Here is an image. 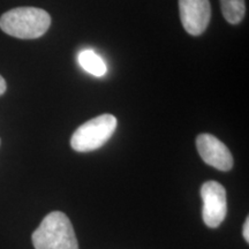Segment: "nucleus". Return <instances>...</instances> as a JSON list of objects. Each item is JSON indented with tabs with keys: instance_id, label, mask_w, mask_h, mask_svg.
Segmentation results:
<instances>
[{
	"instance_id": "obj_3",
	"label": "nucleus",
	"mask_w": 249,
	"mask_h": 249,
	"mask_svg": "<svg viewBox=\"0 0 249 249\" xmlns=\"http://www.w3.org/2000/svg\"><path fill=\"white\" fill-rule=\"evenodd\" d=\"M117 118L112 114H102L87 121L74 132L71 145L77 152L97 150L107 143L117 129Z\"/></svg>"
},
{
	"instance_id": "obj_9",
	"label": "nucleus",
	"mask_w": 249,
	"mask_h": 249,
	"mask_svg": "<svg viewBox=\"0 0 249 249\" xmlns=\"http://www.w3.org/2000/svg\"><path fill=\"white\" fill-rule=\"evenodd\" d=\"M242 234H244V238H245L246 242H249V218L248 217H247V219H246V222H245Z\"/></svg>"
},
{
	"instance_id": "obj_1",
	"label": "nucleus",
	"mask_w": 249,
	"mask_h": 249,
	"mask_svg": "<svg viewBox=\"0 0 249 249\" xmlns=\"http://www.w3.org/2000/svg\"><path fill=\"white\" fill-rule=\"evenodd\" d=\"M50 26V14L37 7L13 8L0 18V29L9 36L21 39L39 38L49 30Z\"/></svg>"
},
{
	"instance_id": "obj_4",
	"label": "nucleus",
	"mask_w": 249,
	"mask_h": 249,
	"mask_svg": "<svg viewBox=\"0 0 249 249\" xmlns=\"http://www.w3.org/2000/svg\"><path fill=\"white\" fill-rule=\"evenodd\" d=\"M201 197L203 201L202 217L205 225L217 229L227 213L226 191L217 181H207L201 187Z\"/></svg>"
},
{
	"instance_id": "obj_5",
	"label": "nucleus",
	"mask_w": 249,
	"mask_h": 249,
	"mask_svg": "<svg viewBox=\"0 0 249 249\" xmlns=\"http://www.w3.org/2000/svg\"><path fill=\"white\" fill-rule=\"evenodd\" d=\"M182 26L189 35L200 36L209 26L211 6L209 0H179Z\"/></svg>"
},
{
	"instance_id": "obj_2",
	"label": "nucleus",
	"mask_w": 249,
	"mask_h": 249,
	"mask_svg": "<svg viewBox=\"0 0 249 249\" xmlns=\"http://www.w3.org/2000/svg\"><path fill=\"white\" fill-rule=\"evenodd\" d=\"M35 249H79L70 218L61 211H53L42 220L31 235Z\"/></svg>"
},
{
	"instance_id": "obj_11",
	"label": "nucleus",
	"mask_w": 249,
	"mask_h": 249,
	"mask_svg": "<svg viewBox=\"0 0 249 249\" xmlns=\"http://www.w3.org/2000/svg\"><path fill=\"white\" fill-rule=\"evenodd\" d=\"M0 143H1V141H0Z\"/></svg>"
},
{
	"instance_id": "obj_6",
	"label": "nucleus",
	"mask_w": 249,
	"mask_h": 249,
	"mask_svg": "<svg viewBox=\"0 0 249 249\" xmlns=\"http://www.w3.org/2000/svg\"><path fill=\"white\" fill-rule=\"evenodd\" d=\"M196 148L205 164L223 172L230 171L233 167L231 151L216 136L207 133L200 134L196 138Z\"/></svg>"
},
{
	"instance_id": "obj_8",
	"label": "nucleus",
	"mask_w": 249,
	"mask_h": 249,
	"mask_svg": "<svg viewBox=\"0 0 249 249\" xmlns=\"http://www.w3.org/2000/svg\"><path fill=\"white\" fill-rule=\"evenodd\" d=\"M223 17L229 23L238 24L245 18V0H220Z\"/></svg>"
},
{
	"instance_id": "obj_10",
	"label": "nucleus",
	"mask_w": 249,
	"mask_h": 249,
	"mask_svg": "<svg viewBox=\"0 0 249 249\" xmlns=\"http://www.w3.org/2000/svg\"><path fill=\"white\" fill-rule=\"evenodd\" d=\"M6 89H7V85H6V81L4 77L0 75V96L4 95L6 92Z\"/></svg>"
},
{
	"instance_id": "obj_7",
	"label": "nucleus",
	"mask_w": 249,
	"mask_h": 249,
	"mask_svg": "<svg viewBox=\"0 0 249 249\" xmlns=\"http://www.w3.org/2000/svg\"><path fill=\"white\" fill-rule=\"evenodd\" d=\"M80 66L86 71L92 74L95 76H103L107 74V64L99 57L97 53L91 51V50H83L77 55Z\"/></svg>"
}]
</instances>
